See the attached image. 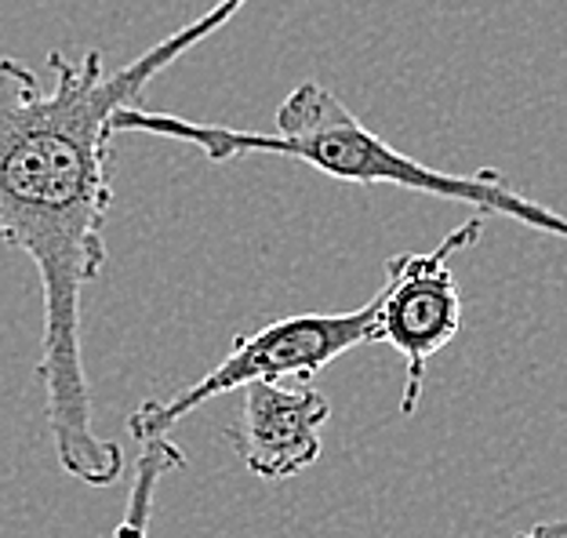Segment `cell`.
I'll list each match as a JSON object with an SVG mask.
<instances>
[{
    "label": "cell",
    "instance_id": "obj_1",
    "mask_svg": "<svg viewBox=\"0 0 567 538\" xmlns=\"http://www.w3.org/2000/svg\"><path fill=\"white\" fill-rule=\"evenodd\" d=\"M248 0H218L200 19L164 37L121 70L102 51L66 59L51 51L55 84L44 87L19 59H0V240L37 266L44 294V342L37 375L59 469L87 488L124 473L121 444L95 430L81 345L84 288L106 266L113 204V113L135 106L146 84L208 41Z\"/></svg>",
    "mask_w": 567,
    "mask_h": 538
},
{
    "label": "cell",
    "instance_id": "obj_2",
    "mask_svg": "<svg viewBox=\"0 0 567 538\" xmlns=\"http://www.w3.org/2000/svg\"><path fill=\"white\" fill-rule=\"evenodd\" d=\"M117 132L178 138V143L197 146L215 164L255 157V153L299 161L320 175L339 178V183L401 186L411 194L455 200L473 208L476 215H502V219L532 226L546 237L567 240V215L524 197L492 168L476 175H447L408 157L404 149L390 146L371 127L360 124L357 113L346 110V102L317 81H302L299 87H291V95L277 106V132H237V127L183 121L172 117V113L138 106H124L113 113V135Z\"/></svg>",
    "mask_w": 567,
    "mask_h": 538
},
{
    "label": "cell",
    "instance_id": "obj_3",
    "mask_svg": "<svg viewBox=\"0 0 567 538\" xmlns=\"http://www.w3.org/2000/svg\"><path fill=\"white\" fill-rule=\"evenodd\" d=\"M371 342H375V299L346 313L280 317L274 324L251 331V335L234 339L223 361L204 379L189 382L186 390H178L167 401H142L127 418V433L135 441L161 437V433H172V426H178L186 415L200 412V404L215 401V396L244 390L248 382L259 379L309 382L339 356Z\"/></svg>",
    "mask_w": 567,
    "mask_h": 538
},
{
    "label": "cell",
    "instance_id": "obj_4",
    "mask_svg": "<svg viewBox=\"0 0 567 538\" xmlns=\"http://www.w3.org/2000/svg\"><path fill=\"white\" fill-rule=\"evenodd\" d=\"M481 234L484 215H470L433 251H404L385 262V284L375 294V342H390L404 356V415H415L422 401L425 364L462 328V291L447 262L473 248Z\"/></svg>",
    "mask_w": 567,
    "mask_h": 538
},
{
    "label": "cell",
    "instance_id": "obj_5",
    "mask_svg": "<svg viewBox=\"0 0 567 538\" xmlns=\"http://www.w3.org/2000/svg\"><path fill=\"white\" fill-rule=\"evenodd\" d=\"M328 418V396L313 386L259 379L244 386V404L229 426V441L248 473L262 480H288L320 458V430Z\"/></svg>",
    "mask_w": 567,
    "mask_h": 538
},
{
    "label": "cell",
    "instance_id": "obj_6",
    "mask_svg": "<svg viewBox=\"0 0 567 538\" xmlns=\"http://www.w3.org/2000/svg\"><path fill=\"white\" fill-rule=\"evenodd\" d=\"M186 466V452L167 433L150 441H138V463L132 477V492H127V506L121 517L117 538H150L153 503H157V488L167 473Z\"/></svg>",
    "mask_w": 567,
    "mask_h": 538
},
{
    "label": "cell",
    "instance_id": "obj_7",
    "mask_svg": "<svg viewBox=\"0 0 567 538\" xmlns=\"http://www.w3.org/2000/svg\"><path fill=\"white\" fill-rule=\"evenodd\" d=\"M509 538H567V517H560V520H538V524H532V528H524V531L509 535Z\"/></svg>",
    "mask_w": 567,
    "mask_h": 538
}]
</instances>
